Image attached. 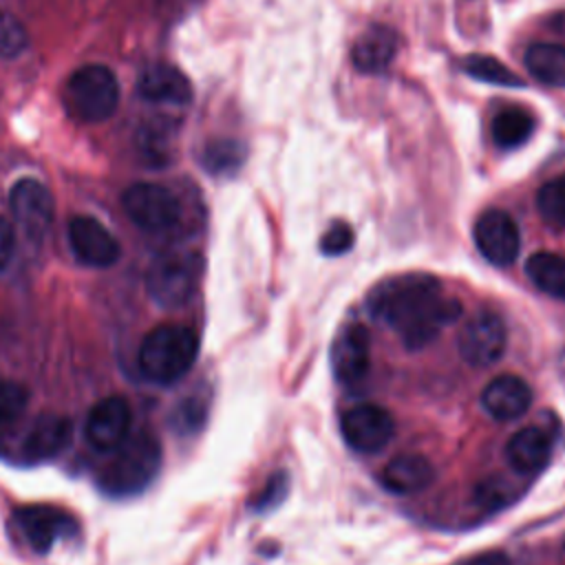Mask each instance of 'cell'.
Segmentation results:
<instances>
[{
    "mask_svg": "<svg viewBox=\"0 0 565 565\" xmlns=\"http://www.w3.org/2000/svg\"><path fill=\"white\" fill-rule=\"evenodd\" d=\"M366 302L371 316L393 329L408 349L430 344L446 324L461 316L459 300L444 296L441 282L424 271L377 282Z\"/></svg>",
    "mask_w": 565,
    "mask_h": 565,
    "instance_id": "cell-1",
    "label": "cell"
},
{
    "mask_svg": "<svg viewBox=\"0 0 565 565\" xmlns=\"http://www.w3.org/2000/svg\"><path fill=\"white\" fill-rule=\"evenodd\" d=\"M161 466V446L150 433L128 435L110 450L108 461L97 475V486L110 497H135L143 492Z\"/></svg>",
    "mask_w": 565,
    "mask_h": 565,
    "instance_id": "cell-2",
    "label": "cell"
},
{
    "mask_svg": "<svg viewBox=\"0 0 565 565\" xmlns=\"http://www.w3.org/2000/svg\"><path fill=\"white\" fill-rule=\"evenodd\" d=\"M199 335L185 324H159L150 329L137 351V364L146 380L172 384L196 362Z\"/></svg>",
    "mask_w": 565,
    "mask_h": 565,
    "instance_id": "cell-3",
    "label": "cell"
},
{
    "mask_svg": "<svg viewBox=\"0 0 565 565\" xmlns=\"http://www.w3.org/2000/svg\"><path fill=\"white\" fill-rule=\"evenodd\" d=\"M66 113L82 124H99L119 106V82L104 64L79 66L62 90Z\"/></svg>",
    "mask_w": 565,
    "mask_h": 565,
    "instance_id": "cell-4",
    "label": "cell"
},
{
    "mask_svg": "<svg viewBox=\"0 0 565 565\" xmlns=\"http://www.w3.org/2000/svg\"><path fill=\"white\" fill-rule=\"evenodd\" d=\"M201 276V258L194 252H168L152 260L146 274V291L157 307L179 309L185 305Z\"/></svg>",
    "mask_w": 565,
    "mask_h": 565,
    "instance_id": "cell-5",
    "label": "cell"
},
{
    "mask_svg": "<svg viewBox=\"0 0 565 565\" xmlns=\"http://www.w3.org/2000/svg\"><path fill=\"white\" fill-rule=\"evenodd\" d=\"M121 207L139 230L150 234L170 232L181 221V203L177 194L170 188L150 181L128 185L121 194Z\"/></svg>",
    "mask_w": 565,
    "mask_h": 565,
    "instance_id": "cell-6",
    "label": "cell"
},
{
    "mask_svg": "<svg viewBox=\"0 0 565 565\" xmlns=\"http://www.w3.org/2000/svg\"><path fill=\"white\" fill-rule=\"evenodd\" d=\"M9 207L15 225L29 241H42L49 234L55 205L44 183L33 177L18 179L9 192Z\"/></svg>",
    "mask_w": 565,
    "mask_h": 565,
    "instance_id": "cell-7",
    "label": "cell"
},
{
    "mask_svg": "<svg viewBox=\"0 0 565 565\" xmlns=\"http://www.w3.org/2000/svg\"><path fill=\"white\" fill-rule=\"evenodd\" d=\"M457 349L470 366H492L505 351V324L492 311L470 316L457 333Z\"/></svg>",
    "mask_w": 565,
    "mask_h": 565,
    "instance_id": "cell-8",
    "label": "cell"
},
{
    "mask_svg": "<svg viewBox=\"0 0 565 565\" xmlns=\"http://www.w3.org/2000/svg\"><path fill=\"white\" fill-rule=\"evenodd\" d=\"M66 236L73 256L86 267H110L121 256V245L115 234L93 216L77 214L66 225Z\"/></svg>",
    "mask_w": 565,
    "mask_h": 565,
    "instance_id": "cell-9",
    "label": "cell"
},
{
    "mask_svg": "<svg viewBox=\"0 0 565 565\" xmlns=\"http://www.w3.org/2000/svg\"><path fill=\"white\" fill-rule=\"evenodd\" d=\"M472 236L481 256L497 267H508L519 256L521 234L514 218L503 210L492 207L479 214L472 227Z\"/></svg>",
    "mask_w": 565,
    "mask_h": 565,
    "instance_id": "cell-10",
    "label": "cell"
},
{
    "mask_svg": "<svg viewBox=\"0 0 565 565\" xmlns=\"http://www.w3.org/2000/svg\"><path fill=\"white\" fill-rule=\"evenodd\" d=\"M13 523L33 552H49L60 539L77 530L75 519L55 505H22L13 512Z\"/></svg>",
    "mask_w": 565,
    "mask_h": 565,
    "instance_id": "cell-11",
    "label": "cell"
},
{
    "mask_svg": "<svg viewBox=\"0 0 565 565\" xmlns=\"http://www.w3.org/2000/svg\"><path fill=\"white\" fill-rule=\"evenodd\" d=\"M340 430L353 450L377 452L393 439L395 422L391 413L377 404H358L342 415Z\"/></svg>",
    "mask_w": 565,
    "mask_h": 565,
    "instance_id": "cell-12",
    "label": "cell"
},
{
    "mask_svg": "<svg viewBox=\"0 0 565 565\" xmlns=\"http://www.w3.org/2000/svg\"><path fill=\"white\" fill-rule=\"evenodd\" d=\"M130 426H132L130 404L119 395H110L99 399L88 411L84 422V437L95 450L110 452L130 435Z\"/></svg>",
    "mask_w": 565,
    "mask_h": 565,
    "instance_id": "cell-13",
    "label": "cell"
},
{
    "mask_svg": "<svg viewBox=\"0 0 565 565\" xmlns=\"http://www.w3.org/2000/svg\"><path fill=\"white\" fill-rule=\"evenodd\" d=\"M371 366V333L362 324L344 327L331 347V369L340 384L355 386L364 382Z\"/></svg>",
    "mask_w": 565,
    "mask_h": 565,
    "instance_id": "cell-14",
    "label": "cell"
},
{
    "mask_svg": "<svg viewBox=\"0 0 565 565\" xmlns=\"http://www.w3.org/2000/svg\"><path fill=\"white\" fill-rule=\"evenodd\" d=\"M137 93L159 106L183 108L192 102V84L190 79L168 62L146 64L137 77Z\"/></svg>",
    "mask_w": 565,
    "mask_h": 565,
    "instance_id": "cell-15",
    "label": "cell"
},
{
    "mask_svg": "<svg viewBox=\"0 0 565 565\" xmlns=\"http://www.w3.org/2000/svg\"><path fill=\"white\" fill-rule=\"evenodd\" d=\"M530 404H532V388L523 377L514 373L497 375L481 391V406L497 422H512L525 415Z\"/></svg>",
    "mask_w": 565,
    "mask_h": 565,
    "instance_id": "cell-16",
    "label": "cell"
},
{
    "mask_svg": "<svg viewBox=\"0 0 565 565\" xmlns=\"http://www.w3.org/2000/svg\"><path fill=\"white\" fill-rule=\"evenodd\" d=\"M73 437V426L66 417L62 415H42L35 419V424L26 430L20 452L24 461L38 463V461H49L57 457L71 441Z\"/></svg>",
    "mask_w": 565,
    "mask_h": 565,
    "instance_id": "cell-17",
    "label": "cell"
},
{
    "mask_svg": "<svg viewBox=\"0 0 565 565\" xmlns=\"http://www.w3.org/2000/svg\"><path fill=\"white\" fill-rule=\"evenodd\" d=\"M397 46L399 38L395 29L371 24L358 35L351 49V62L360 73H382L395 60Z\"/></svg>",
    "mask_w": 565,
    "mask_h": 565,
    "instance_id": "cell-18",
    "label": "cell"
},
{
    "mask_svg": "<svg viewBox=\"0 0 565 565\" xmlns=\"http://www.w3.org/2000/svg\"><path fill=\"white\" fill-rule=\"evenodd\" d=\"M435 479V468L424 455H397L382 470V486L395 494H415Z\"/></svg>",
    "mask_w": 565,
    "mask_h": 565,
    "instance_id": "cell-19",
    "label": "cell"
},
{
    "mask_svg": "<svg viewBox=\"0 0 565 565\" xmlns=\"http://www.w3.org/2000/svg\"><path fill=\"white\" fill-rule=\"evenodd\" d=\"M552 452V439L539 426H525L516 430L505 444V459L516 472H539Z\"/></svg>",
    "mask_w": 565,
    "mask_h": 565,
    "instance_id": "cell-20",
    "label": "cell"
},
{
    "mask_svg": "<svg viewBox=\"0 0 565 565\" xmlns=\"http://www.w3.org/2000/svg\"><path fill=\"white\" fill-rule=\"evenodd\" d=\"M177 128L166 117L143 121L135 132V148L143 163L150 168H163L172 161L177 148Z\"/></svg>",
    "mask_w": 565,
    "mask_h": 565,
    "instance_id": "cell-21",
    "label": "cell"
},
{
    "mask_svg": "<svg viewBox=\"0 0 565 565\" xmlns=\"http://www.w3.org/2000/svg\"><path fill=\"white\" fill-rule=\"evenodd\" d=\"M523 64L534 79L545 86L565 88V46L556 42H536L527 46Z\"/></svg>",
    "mask_w": 565,
    "mask_h": 565,
    "instance_id": "cell-22",
    "label": "cell"
},
{
    "mask_svg": "<svg viewBox=\"0 0 565 565\" xmlns=\"http://www.w3.org/2000/svg\"><path fill=\"white\" fill-rule=\"evenodd\" d=\"M525 274L543 294L565 300V256L536 252L525 260Z\"/></svg>",
    "mask_w": 565,
    "mask_h": 565,
    "instance_id": "cell-23",
    "label": "cell"
},
{
    "mask_svg": "<svg viewBox=\"0 0 565 565\" xmlns=\"http://www.w3.org/2000/svg\"><path fill=\"white\" fill-rule=\"evenodd\" d=\"M532 132H534V117L525 108L510 106V108H503L492 119V139L503 150L519 148L530 139Z\"/></svg>",
    "mask_w": 565,
    "mask_h": 565,
    "instance_id": "cell-24",
    "label": "cell"
},
{
    "mask_svg": "<svg viewBox=\"0 0 565 565\" xmlns=\"http://www.w3.org/2000/svg\"><path fill=\"white\" fill-rule=\"evenodd\" d=\"M247 157V148L236 139H214L205 146L201 163L212 174H234Z\"/></svg>",
    "mask_w": 565,
    "mask_h": 565,
    "instance_id": "cell-25",
    "label": "cell"
},
{
    "mask_svg": "<svg viewBox=\"0 0 565 565\" xmlns=\"http://www.w3.org/2000/svg\"><path fill=\"white\" fill-rule=\"evenodd\" d=\"M463 71L486 84L503 86V88H523V79L510 71L503 62L490 55H468L463 60Z\"/></svg>",
    "mask_w": 565,
    "mask_h": 565,
    "instance_id": "cell-26",
    "label": "cell"
},
{
    "mask_svg": "<svg viewBox=\"0 0 565 565\" xmlns=\"http://www.w3.org/2000/svg\"><path fill=\"white\" fill-rule=\"evenodd\" d=\"M536 210L541 218L554 227H565V174L545 181L536 192Z\"/></svg>",
    "mask_w": 565,
    "mask_h": 565,
    "instance_id": "cell-27",
    "label": "cell"
},
{
    "mask_svg": "<svg viewBox=\"0 0 565 565\" xmlns=\"http://www.w3.org/2000/svg\"><path fill=\"white\" fill-rule=\"evenodd\" d=\"M29 44V33L18 15L0 9V57H18Z\"/></svg>",
    "mask_w": 565,
    "mask_h": 565,
    "instance_id": "cell-28",
    "label": "cell"
},
{
    "mask_svg": "<svg viewBox=\"0 0 565 565\" xmlns=\"http://www.w3.org/2000/svg\"><path fill=\"white\" fill-rule=\"evenodd\" d=\"M205 413H207L205 399L201 395H188L179 406H174L170 415V426L179 435H190L201 428V424L205 422Z\"/></svg>",
    "mask_w": 565,
    "mask_h": 565,
    "instance_id": "cell-29",
    "label": "cell"
},
{
    "mask_svg": "<svg viewBox=\"0 0 565 565\" xmlns=\"http://www.w3.org/2000/svg\"><path fill=\"white\" fill-rule=\"evenodd\" d=\"M29 391L18 382H0V430L9 428L26 411Z\"/></svg>",
    "mask_w": 565,
    "mask_h": 565,
    "instance_id": "cell-30",
    "label": "cell"
},
{
    "mask_svg": "<svg viewBox=\"0 0 565 565\" xmlns=\"http://www.w3.org/2000/svg\"><path fill=\"white\" fill-rule=\"evenodd\" d=\"M355 234L347 223H333L320 238V249L327 256H340L353 247Z\"/></svg>",
    "mask_w": 565,
    "mask_h": 565,
    "instance_id": "cell-31",
    "label": "cell"
},
{
    "mask_svg": "<svg viewBox=\"0 0 565 565\" xmlns=\"http://www.w3.org/2000/svg\"><path fill=\"white\" fill-rule=\"evenodd\" d=\"M285 492H287V475H285V472H276V475H271V479L267 481L265 490L256 497L254 508H256V510H267V508L276 505V503L285 497Z\"/></svg>",
    "mask_w": 565,
    "mask_h": 565,
    "instance_id": "cell-32",
    "label": "cell"
},
{
    "mask_svg": "<svg viewBox=\"0 0 565 565\" xmlns=\"http://www.w3.org/2000/svg\"><path fill=\"white\" fill-rule=\"evenodd\" d=\"M15 254V230L13 225L0 216V274L11 265Z\"/></svg>",
    "mask_w": 565,
    "mask_h": 565,
    "instance_id": "cell-33",
    "label": "cell"
}]
</instances>
